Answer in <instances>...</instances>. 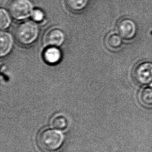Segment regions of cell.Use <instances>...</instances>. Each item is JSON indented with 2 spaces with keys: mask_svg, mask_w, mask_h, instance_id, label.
<instances>
[{
  "mask_svg": "<svg viewBox=\"0 0 152 152\" xmlns=\"http://www.w3.org/2000/svg\"><path fill=\"white\" fill-rule=\"evenodd\" d=\"M64 137L58 130L46 128L38 134L37 143L38 147L44 152H56L61 148Z\"/></svg>",
  "mask_w": 152,
  "mask_h": 152,
  "instance_id": "obj_1",
  "label": "cell"
},
{
  "mask_svg": "<svg viewBox=\"0 0 152 152\" xmlns=\"http://www.w3.org/2000/svg\"><path fill=\"white\" fill-rule=\"evenodd\" d=\"M38 33L37 25L32 21H26L17 27L15 36L20 43L29 44L36 39Z\"/></svg>",
  "mask_w": 152,
  "mask_h": 152,
  "instance_id": "obj_2",
  "label": "cell"
},
{
  "mask_svg": "<svg viewBox=\"0 0 152 152\" xmlns=\"http://www.w3.org/2000/svg\"><path fill=\"white\" fill-rule=\"evenodd\" d=\"M8 8L11 16L18 20L27 18L33 11V4L30 0H12Z\"/></svg>",
  "mask_w": 152,
  "mask_h": 152,
  "instance_id": "obj_3",
  "label": "cell"
},
{
  "mask_svg": "<svg viewBox=\"0 0 152 152\" xmlns=\"http://www.w3.org/2000/svg\"><path fill=\"white\" fill-rule=\"evenodd\" d=\"M132 74L134 80L138 84L152 86V62L144 61L138 64Z\"/></svg>",
  "mask_w": 152,
  "mask_h": 152,
  "instance_id": "obj_4",
  "label": "cell"
},
{
  "mask_svg": "<svg viewBox=\"0 0 152 152\" xmlns=\"http://www.w3.org/2000/svg\"><path fill=\"white\" fill-rule=\"evenodd\" d=\"M117 31L124 39H131L136 35L137 27L135 23L131 19H123L117 23Z\"/></svg>",
  "mask_w": 152,
  "mask_h": 152,
  "instance_id": "obj_5",
  "label": "cell"
},
{
  "mask_svg": "<svg viewBox=\"0 0 152 152\" xmlns=\"http://www.w3.org/2000/svg\"><path fill=\"white\" fill-rule=\"evenodd\" d=\"M64 38V34L61 30L57 28H53L49 30L45 33L44 42L46 45L58 46L63 43Z\"/></svg>",
  "mask_w": 152,
  "mask_h": 152,
  "instance_id": "obj_6",
  "label": "cell"
},
{
  "mask_svg": "<svg viewBox=\"0 0 152 152\" xmlns=\"http://www.w3.org/2000/svg\"><path fill=\"white\" fill-rule=\"evenodd\" d=\"M0 55L1 56L6 55L12 46V39L10 34L1 32L0 34Z\"/></svg>",
  "mask_w": 152,
  "mask_h": 152,
  "instance_id": "obj_7",
  "label": "cell"
},
{
  "mask_svg": "<svg viewBox=\"0 0 152 152\" xmlns=\"http://www.w3.org/2000/svg\"><path fill=\"white\" fill-rule=\"evenodd\" d=\"M51 125L55 129L63 131L67 129L69 121L65 115L58 114L55 116L51 119Z\"/></svg>",
  "mask_w": 152,
  "mask_h": 152,
  "instance_id": "obj_8",
  "label": "cell"
},
{
  "mask_svg": "<svg viewBox=\"0 0 152 152\" xmlns=\"http://www.w3.org/2000/svg\"><path fill=\"white\" fill-rule=\"evenodd\" d=\"M44 58L46 61L50 64H54L59 61L61 58V53L57 48H48L44 53Z\"/></svg>",
  "mask_w": 152,
  "mask_h": 152,
  "instance_id": "obj_9",
  "label": "cell"
},
{
  "mask_svg": "<svg viewBox=\"0 0 152 152\" xmlns=\"http://www.w3.org/2000/svg\"><path fill=\"white\" fill-rule=\"evenodd\" d=\"M139 99L142 104L147 107H152V86L142 88L139 94Z\"/></svg>",
  "mask_w": 152,
  "mask_h": 152,
  "instance_id": "obj_10",
  "label": "cell"
},
{
  "mask_svg": "<svg viewBox=\"0 0 152 152\" xmlns=\"http://www.w3.org/2000/svg\"><path fill=\"white\" fill-rule=\"evenodd\" d=\"M107 45L111 50H116L121 47L123 41L121 37L116 33H111L106 39Z\"/></svg>",
  "mask_w": 152,
  "mask_h": 152,
  "instance_id": "obj_11",
  "label": "cell"
},
{
  "mask_svg": "<svg viewBox=\"0 0 152 152\" xmlns=\"http://www.w3.org/2000/svg\"><path fill=\"white\" fill-rule=\"evenodd\" d=\"M68 7L73 10H80L86 6L88 0H66Z\"/></svg>",
  "mask_w": 152,
  "mask_h": 152,
  "instance_id": "obj_12",
  "label": "cell"
},
{
  "mask_svg": "<svg viewBox=\"0 0 152 152\" xmlns=\"http://www.w3.org/2000/svg\"><path fill=\"white\" fill-rule=\"evenodd\" d=\"M10 23V15L3 8L0 10V27L1 29L7 28Z\"/></svg>",
  "mask_w": 152,
  "mask_h": 152,
  "instance_id": "obj_13",
  "label": "cell"
},
{
  "mask_svg": "<svg viewBox=\"0 0 152 152\" xmlns=\"http://www.w3.org/2000/svg\"><path fill=\"white\" fill-rule=\"evenodd\" d=\"M31 16L34 20L37 22H39L43 20L44 17V14L41 10L37 9L35 10H33V12L31 15Z\"/></svg>",
  "mask_w": 152,
  "mask_h": 152,
  "instance_id": "obj_14",
  "label": "cell"
}]
</instances>
